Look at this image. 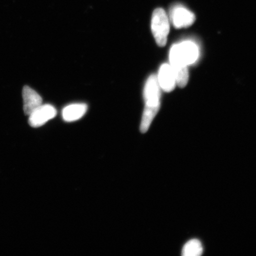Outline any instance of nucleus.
<instances>
[{"label": "nucleus", "instance_id": "obj_4", "mask_svg": "<svg viewBox=\"0 0 256 256\" xmlns=\"http://www.w3.org/2000/svg\"><path fill=\"white\" fill-rule=\"evenodd\" d=\"M56 108L50 104H41L28 116V124L33 128L40 127L56 116Z\"/></svg>", "mask_w": 256, "mask_h": 256}, {"label": "nucleus", "instance_id": "obj_3", "mask_svg": "<svg viewBox=\"0 0 256 256\" xmlns=\"http://www.w3.org/2000/svg\"><path fill=\"white\" fill-rule=\"evenodd\" d=\"M170 18L172 24L177 28L190 26L196 18L193 12L181 4L172 6L170 12Z\"/></svg>", "mask_w": 256, "mask_h": 256}, {"label": "nucleus", "instance_id": "obj_2", "mask_svg": "<svg viewBox=\"0 0 256 256\" xmlns=\"http://www.w3.org/2000/svg\"><path fill=\"white\" fill-rule=\"evenodd\" d=\"M170 62L176 79V82L179 88H184L187 85L188 80V66L178 56L174 46L170 51Z\"/></svg>", "mask_w": 256, "mask_h": 256}, {"label": "nucleus", "instance_id": "obj_6", "mask_svg": "<svg viewBox=\"0 0 256 256\" xmlns=\"http://www.w3.org/2000/svg\"><path fill=\"white\" fill-rule=\"evenodd\" d=\"M158 80L160 88L166 92H171L174 89L177 82L174 70L170 65L164 64L160 66Z\"/></svg>", "mask_w": 256, "mask_h": 256}, {"label": "nucleus", "instance_id": "obj_10", "mask_svg": "<svg viewBox=\"0 0 256 256\" xmlns=\"http://www.w3.org/2000/svg\"><path fill=\"white\" fill-rule=\"evenodd\" d=\"M160 104L146 103L140 126V132L144 134L148 131L153 120L160 110Z\"/></svg>", "mask_w": 256, "mask_h": 256}, {"label": "nucleus", "instance_id": "obj_11", "mask_svg": "<svg viewBox=\"0 0 256 256\" xmlns=\"http://www.w3.org/2000/svg\"><path fill=\"white\" fill-rule=\"evenodd\" d=\"M204 248L199 240L192 239L184 246L182 249L183 256H200L203 254Z\"/></svg>", "mask_w": 256, "mask_h": 256}, {"label": "nucleus", "instance_id": "obj_1", "mask_svg": "<svg viewBox=\"0 0 256 256\" xmlns=\"http://www.w3.org/2000/svg\"><path fill=\"white\" fill-rule=\"evenodd\" d=\"M152 30L156 44L160 47L167 44L170 32L169 18L166 12L161 8L154 11L152 19Z\"/></svg>", "mask_w": 256, "mask_h": 256}, {"label": "nucleus", "instance_id": "obj_8", "mask_svg": "<svg viewBox=\"0 0 256 256\" xmlns=\"http://www.w3.org/2000/svg\"><path fill=\"white\" fill-rule=\"evenodd\" d=\"M22 96L24 103V110L26 115H30L36 108L42 104V98L40 96L28 86H24L22 92Z\"/></svg>", "mask_w": 256, "mask_h": 256}, {"label": "nucleus", "instance_id": "obj_9", "mask_svg": "<svg viewBox=\"0 0 256 256\" xmlns=\"http://www.w3.org/2000/svg\"><path fill=\"white\" fill-rule=\"evenodd\" d=\"M87 110V104H70L62 110L63 120L68 122L78 120L84 116Z\"/></svg>", "mask_w": 256, "mask_h": 256}, {"label": "nucleus", "instance_id": "obj_7", "mask_svg": "<svg viewBox=\"0 0 256 256\" xmlns=\"http://www.w3.org/2000/svg\"><path fill=\"white\" fill-rule=\"evenodd\" d=\"M144 98L145 102L160 103L161 88L158 84V76L152 75L149 76L144 89Z\"/></svg>", "mask_w": 256, "mask_h": 256}, {"label": "nucleus", "instance_id": "obj_5", "mask_svg": "<svg viewBox=\"0 0 256 256\" xmlns=\"http://www.w3.org/2000/svg\"><path fill=\"white\" fill-rule=\"evenodd\" d=\"M174 46L178 56L187 66L196 62L199 56V50L196 44L191 41H184Z\"/></svg>", "mask_w": 256, "mask_h": 256}]
</instances>
